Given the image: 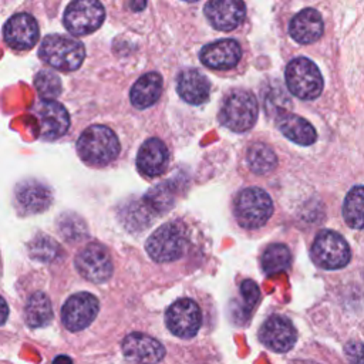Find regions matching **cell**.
<instances>
[{"instance_id": "6da1fadb", "label": "cell", "mask_w": 364, "mask_h": 364, "mask_svg": "<svg viewBox=\"0 0 364 364\" xmlns=\"http://www.w3.org/2000/svg\"><path fill=\"white\" fill-rule=\"evenodd\" d=\"M77 151L84 162L102 166L118 156L119 141L111 128L105 125H91L80 135Z\"/></svg>"}, {"instance_id": "7a4b0ae2", "label": "cell", "mask_w": 364, "mask_h": 364, "mask_svg": "<svg viewBox=\"0 0 364 364\" xmlns=\"http://www.w3.org/2000/svg\"><path fill=\"white\" fill-rule=\"evenodd\" d=\"M38 55L43 61L57 70L74 71L82 64L85 50L74 37L50 34L41 41Z\"/></svg>"}, {"instance_id": "3957f363", "label": "cell", "mask_w": 364, "mask_h": 364, "mask_svg": "<svg viewBox=\"0 0 364 364\" xmlns=\"http://www.w3.org/2000/svg\"><path fill=\"white\" fill-rule=\"evenodd\" d=\"M220 122L235 132H245L257 119V101L253 94L243 90L229 92L219 111Z\"/></svg>"}, {"instance_id": "277c9868", "label": "cell", "mask_w": 364, "mask_h": 364, "mask_svg": "<svg viewBox=\"0 0 364 364\" xmlns=\"http://www.w3.org/2000/svg\"><path fill=\"white\" fill-rule=\"evenodd\" d=\"M235 216L245 229L262 228L273 213L270 196L260 188L243 189L235 200Z\"/></svg>"}, {"instance_id": "5b68a950", "label": "cell", "mask_w": 364, "mask_h": 364, "mask_svg": "<svg viewBox=\"0 0 364 364\" xmlns=\"http://www.w3.org/2000/svg\"><path fill=\"white\" fill-rule=\"evenodd\" d=\"M186 243L185 226L179 222H168L148 237L145 247L155 262H173L182 256Z\"/></svg>"}, {"instance_id": "8992f818", "label": "cell", "mask_w": 364, "mask_h": 364, "mask_svg": "<svg viewBox=\"0 0 364 364\" xmlns=\"http://www.w3.org/2000/svg\"><path fill=\"white\" fill-rule=\"evenodd\" d=\"M286 84L289 91L300 100H314L323 91V77L317 65L306 58H293L286 67Z\"/></svg>"}, {"instance_id": "52a82bcc", "label": "cell", "mask_w": 364, "mask_h": 364, "mask_svg": "<svg viewBox=\"0 0 364 364\" xmlns=\"http://www.w3.org/2000/svg\"><path fill=\"white\" fill-rule=\"evenodd\" d=\"M310 256L318 267L336 270L348 264L351 250L340 233L334 230H321L317 233L311 245Z\"/></svg>"}, {"instance_id": "ba28073f", "label": "cell", "mask_w": 364, "mask_h": 364, "mask_svg": "<svg viewBox=\"0 0 364 364\" xmlns=\"http://www.w3.org/2000/svg\"><path fill=\"white\" fill-rule=\"evenodd\" d=\"M105 18L101 3L94 0H77L67 6L64 11V26L75 36H85L95 31Z\"/></svg>"}, {"instance_id": "9c48e42d", "label": "cell", "mask_w": 364, "mask_h": 364, "mask_svg": "<svg viewBox=\"0 0 364 364\" xmlns=\"http://www.w3.org/2000/svg\"><path fill=\"white\" fill-rule=\"evenodd\" d=\"M75 269L92 283L107 282L112 274L111 256L102 245L90 243L75 256Z\"/></svg>"}, {"instance_id": "30bf717a", "label": "cell", "mask_w": 364, "mask_h": 364, "mask_svg": "<svg viewBox=\"0 0 364 364\" xmlns=\"http://www.w3.org/2000/svg\"><path fill=\"white\" fill-rule=\"evenodd\" d=\"M165 323L172 334L182 338L193 337L202 323L200 309L191 299H179L168 307Z\"/></svg>"}, {"instance_id": "8fae6325", "label": "cell", "mask_w": 364, "mask_h": 364, "mask_svg": "<svg viewBox=\"0 0 364 364\" xmlns=\"http://www.w3.org/2000/svg\"><path fill=\"white\" fill-rule=\"evenodd\" d=\"M100 303L91 293L73 294L61 309V320L70 331H80L88 327L97 317Z\"/></svg>"}, {"instance_id": "7c38bea8", "label": "cell", "mask_w": 364, "mask_h": 364, "mask_svg": "<svg viewBox=\"0 0 364 364\" xmlns=\"http://www.w3.org/2000/svg\"><path fill=\"white\" fill-rule=\"evenodd\" d=\"M34 114L38 119L40 136L46 141L58 139L70 127L67 109L54 100H41L34 107Z\"/></svg>"}, {"instance_id": "4fadbf2b", "label": "cell", "mask_w": 364, "mask_h": 364, "mask_svg": "<svg viewBox=\"0 0 364 364\" xmlns=\"http://www.w3.org/2000/svg\"><path fill=\"white\" fill-rule=\"evenodd\" d=\"M260 341L272 351H289L297 338V333L291 321L283 316L269 317L260 328Z\"/></svg>"}, {"instance_id": "5bb4252c", "label": "cell", "mask_w": 364, "mask_h": 364, "mask_svg": "<svg viewBox=\"0 0 364 364\" xmlns=\"http://www.w3.org/2000/svg\"><path fill=\"white\" fill-rule=\"evenodd\" d=\"M4 41L14 50H28L38 40V26L33 16L17 13L11 16L3 28Z\"/></svg>"}, {"instance_id": "9a60e30c", "label": "cell", "mask_w": 364, "mask_h": 364, "mask_svg": "<svg viewBox=\"0 0 364 364\" xmlns=\"http://www.w3.org/2000/svg\"><path fill=\"white\" fill-rule=\"evenodd\" d=\"M203 11L215 28L230 31L243 21L246 7L245 3L239 0H212L205 4Z\"/></svg>"}, {"instance_id": "2e32d148", "label": "cell", "mask_w": 364, "mask_h": 364, "mask_svg": "<svg viewBox=\"0 0 364 364\" xmlns=\"http://www.w3.org/2000/svg\"><path fill=\"white\" fill-rule=\"evenodd\" d=\"M122 351L127 358L138 364H156L165 355L164 346L144 333H131L122 341Z\"/></svg>"}, {"instance_id": "e0dca14e", "label": "cell", "mask_w": 364, "mask_h": 364, "mask_svg": "<svg viewBox=\"0 0 364 364\" xmlns=\"http://www.w3.org/2000/svg\"><path fill=\"white\" fill-rule=\"evenodd\" d=\"M51 200L50 188L38 181H24L16 188V203L24 215L46 210L51 205Z\"/></svg>"}, {"instance_id": "ac0fdd59", "label": "cell", "mask_w": 364, "mask_h": 364, "mask_svg": "<svg viewBox=\"0 0 364 364\" xmlns=\"http://www.w3.org/2000/svg\"><path fill=\"white\" fill-rule=\"evenodd\" d=\"M242 55L240 46L232 38H222L205 46L200 51V61L216 70L233 68Z\"/></svg>"}, {"instance_id": "d6986e66", "label": "cell", "mask_w": 364, "mask_h": 364, "mask_svg": "<svg viewBox=\"0 0 364 364\" xmlns=\"http://www.w3.org/2000/svg\"><path fill=\"white\" fill-rule=\"evenodd\" d=\"M324 30L321 14L314 9H304L299 11L289 24L291 38L300 44H310L317 41Z\"/></svg>"}, {"instance_id": "ffe728a7", "label": "cell", "mask_w": 364, "mask_h": 364, "mask_svg": "<svg viewBox=\"0 0 364 364\" xmlns=\"http://www.w3.org/2000/svg\"><path fill=\"white\" fill-rule=\"evenodd\" d=\"M169 152L166 145L158 138L146 139L136 155V166L146 176H158L168 165Z\"/></svg>"}, {"instance_id": "44dd1931", "label": "cell", "mask_w": 364, "mask_h": 364, "mask_svg": "<svg viewBox=\"0 0 364 364\" xmlns=\"http://www.w3.org/2000/svg\"><path fill=\"white\" fill-rule=\"evenodd\" d=\"M176 90L183 101L192 105H199L208 101L210 84L203 74H200L196 70L188 68L179 73Z\"/></svg>"}, {"instance_id": "7402d4cb", "label": "cell", "mask_w": 364, "mask_h": 364, "mask_svg": "<svg viewBox=\"0 0 364 364\" xmlns=\"http://www.w3.org/2000/svg\"><path fill=\"white\" fill-rule=\"evenodd\" d=\"M277 128L286 138L303 146L311 145L317 139V132L314 127L309 121L296 114H280L277 117Z\"/></svg>"}, {"instance_id": "603a6c76", "label": "cell", "mask_w": 364, "mask_h": 364, "mask_svg": "<svg viewBox=\"0 0 364 364\" xmlns=\"http://www.w3.org/2000/svg\"><path fill=\"white\" fill-rule=\"evenodd\" d=\"M162 91V78L156 73H148L139 77L132 85L129 98L134 107L144 109L154 105Z\"/></svg>"}, {"instance_id": "cb8c5ba5", "label": "cell", "mask_w": 364, "mask_h": 364, "mask_svg": "<svg viewBox=\"0 0 364 364\" xmlns=\"http://www.w3.org/2000/svg\"><path fill=\"white\" fill-rule=\"evenodd\" d=\"M24 318L26 323L33 328L47 326L53 320V309L50 299L41 291L33 293L26 303Z\"/></svg>"}, {"instance_id": "d4e9b609", "label": "cell", "mask_w": 364, "mask_h": 364, "mask_svg": "<svg viewBox=\"0 0 364 364\" xmlns=\"http://www.w3.org/2000/svg\"><path fill=\"white\" fill-rule=\"evenodd\" d=\"M343 218L353 229H364V185L354 186L343 203Z\"/></svg>"}, {"instance_id": "484cf974", "label": "cell", "mask_w": 364, "mask_h": 364, "mask_svg": "<svg viewBox=\"0 0 364 364\" xmlns=\"http://www.w3.org/2000/svg\"><path fill=\"white\" fill-rule=\"evenodd\" d=\"M246 159H247L249 168L257 175L269 173L277 165V158L273 149L269 145L262 142H256L249 146Z\"/></svg>"}, {"instance_id": "4316f807", "label": "cell", "mask_w": 364, "mask_h": 364, "mask_svg": "<svg viewBox=\"0 0 364 364\" xmlns=\"http://www.w3.org/2000/svg\"><path fill=\"white\" fill-rule=\"evenodd\" d=\"M291 255L287 246L282 243L270 245L262 255V269L267 274L284 272L290 266Z\"/></svg>"}, {"instance_id": "83f0119b", "label": "cell", "mask_w": 364, "mask_h": 364, "mask_svg": "<svg viewBox=\"0 0 364 364\" xmlns=\"http://www.w3.org/2000/svg\"><path fill=\"white\" fill-rule=\"evenodd\" d=\"M144 205L151 213H164L173 203V192L168 183L156 185L142 199Z\"/></svg>"}, {"instance_id": "f1b7e54d", "label": "cell", "mask_w": 364, "mask_h": 364, "mask_svg": "<svg viewBox=\"0 0 364 364\" xmlns=\"http://www.w3.org/2000/svg\"><path fill=\"white\" fill-rule=\"evenodd\" d=\"M60 245L47 235L36 236L28 245V253L31 259H36L43 263H50L57 259L60 255Z\"/></svg>"}, {"instance_id": "f546056e", "label": "cell", "mask_w": 364, "mask_h": 364, "mask_svg": "<svg viewBox=\"0 0 364 364\" xmlns=\"http://www.w3.org/2000/svg\"><path fill=\"white\" fill-rule=\"evenodd\" d=\"M34 85L44 100H53L61 92V81L58 75L50 70H41L34 78Z\"/></svg>"}, {"instance_id": "4dcf8cb0", "label": "cell", "mask_w": 364, "mask_h": 364, "mask_svg": "<svg viewBox=\"0 0 364 364\" xmlns=\"http://www.w3.org/2000/svg\"><path fill=\"white\" fill-rule=\"evenodd\" d=\"M58 225L61 233L64 235V237H67V240H75L85 233V225L80 218H75V215H63Z\"/></svg>"}, {"instance_id": "1f68e13d", "label": "cell", "mask_w": 364, "mask_h": 364, "mask_svg": "<svg viewBox=\"0 0 364 364\" xmlns=\"http://www.w3.org/2000/svg\"><path fill=\"white\" fill-rule=\"evenodd\" d=\"M240 293H242V297H243V301H245L246 311H250L253 309V306L257 303L259 297H260V291H259L257 284L252 280H245L240 284Z\"/></svg>"}, {"instance_id": "d6a6232c", "label": "cell", "mask_w": 364, "mask_h": 364, "mask_svg": "<svg viewBox=\"0 0 364 364\" xmlns=\"http://www.w3.org/2000/svg\"><path fill=\"white\" fill-rule=\"evenodd\" d=\"M346 354L351 364H364V344L351 341L346 346Z\"/></svg>"}, {"instance_id": "836d02e7", "label": "cell", "mask_w": 364, "mask_h": 364, "mask_svg": "<svg viewBox=\"0 0 364 364\" xmlns=\"http://www.w3.org/2000/svg\"><path fill=\"white\" fill-rule=\"evenodd\" d=\"M53 364H73V361L68 355H58L54 358Z\"/></svg>"}, {"instance_id": "e575fe53", "label": "cell", "mask_w": 364, "mask_h": 364, "mask_svg": "<svg viewBox=\"0 0 364 364\" xmlns=\"http://www.w3.org/2000/svg\"><path fill=\"white\" fill-rule=\"evenodd\" d=\"M129 6H131L134 10H141V9H144V7L146 6V3H145V1H141V3H129Z\"/></svg>"}, {"instance_id": "d590c367", "label": "cell", "mask_w": 364, "mask_h": 364, "mask_svg": "<svg viewBox=\"0 0 364 364\" xmlns=\"http://www.w3.org/2000/svg\"><path fill=\"white\" fill-rule=\"evenodd\" d=\"M6 317H7V306H6V303L3 301V323L6 321Z\"/></svg>"}]
</instances>
